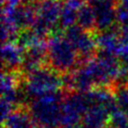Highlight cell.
Instances as JSON below:
<instances>
[{
	"instance_id": "6da1fadb",
	"label": "cell",
	"mask_w": 128,
	"mask_h": 128,
	"mask_svg": "<svg viewBox=\"0 0 128 128\" xmlns=\"http://www.w3.org/2000/svg\"><path fill=\"white\" fill-rule=\"evenodd\" d=\"M65 93L57 91L31 100L27 106L37 126L59 128L61 126L62 101Z\"/></svg>"
},
{
	"instance_id": "7a4b0ae2",
	"label": "cell",
	"mask_w": 128,
	"mask_h": 128,
	"mask_svg": "<svg viewBox=\"0 0 128 128\" xmlns=\"http://www.w3.org/2000/svg\"><path fill=\"white\" fill-rule=\"evenodd\" d=\"M47 63L50 68L59 74L74 71L79 65L78 55L65 35L52 34L47 42Z\"/></svg>"
},
{
	"instance_id": "3957f363",
	"label": "cell",
	"mask_w": 128,
	"mask_h": 128,
	"mask_svg": "<svg viewBox=\"0 0 128 128\" xmlns=\"http://www.w3.org/2000/svg\"><path fill=\"white\" fill-rule=\"evenodd\" d=\"M24 87L29 99H36L59 91L62 87V76L50 67H41L25 76Z\"/></svg>"
},
{
	"instance_id": "277c9868",
	"label": "cell",
	"mask_w": 128,
	"mask_h": 128,
	"mask_svg": "<svg viewBox=\"0 0 128 128\" xmlns=\"http://www.w3.org/2000/svg\"><path fill=\"white\" fill-rule=\"evenodd\" d=\"M90 107L91 103L86 92H66L62 101L61 126L63 128L77 127Z\"/></svg>"
},
{
	"instance_id": "5b68a950",
	"label": "cell",
	"mask_w": 128,
	"mask_h": 128,
	"mask_svg": "<svg viewBox=\"0 0 128 128\" xmlns=\"http://www.w3.org/2000/svg\"><path fill=\"white\" fill-rule=\"evenodd\" d=\"M65 37L74 47L79 60V65L91 60L97 54V41L94 33L85 31L78 25H74L64 32Z\"/></svg>"
},
{
	"instance_id": "8992f818",
	"label": "cell",
	"mask_w": 128,
	"mask_h": 128,
	"mask_svg": "<svg viewBox=\"0 0 128 128\" xmlns=\"http://www.w3.org/2000/svg\"><path fill=\"white\" fill-rule=\"evenodd\" d=\"M96 18V30L103 32L111 29L116 18V1L113 0H90Z\"/></svg>"
},
{
	"instance_id": "52a82bcc",
	"label": "cell",
	"mask_w": 128,
	"mask_h": 128,
	"mask_svg": "<svg viewBox=\"0 0 128 128\" xmlns=\"http://www.w3.org/2000/svg\"><path fill=\"white\" fill-rule=\"evenodd\" d=\"M62 3L60 0H37V18L53 30L59 24Z\"/></svg>"
},
{
	"instance_id": "ba28073f",
	"label": "cell",
	"mask_w": 128,
	"mask_h": 128,
	"mask_svg": "<svg viewBox=\"0 0 128 128\" xmlns=\"http://www.w3.org/2000/svg\"><path fill=\"white\" fill-rule=\"evenodd\" d=\"M97 46L100 51L120 57L123 50V43L120 37V28H111L99 32L96 35Z\"/></svg>"
},
{
	"instance_id": "9c48e42d",
	"label": "cell",
	"mask_w": 128,
	"mask_h": 128,
	"mask_svg": "<svg viewBox=\"0 0 128 128\" xmlns=\"http://www.w3.org/2000/svg\"><path fill=\"white\" fill-rule=\"evenodd\" d=\"M2 64L5 71H20L24 50L15 42L5 43L2 47Z\"/></svg>"
},
{
	"instance_id": "30bf717a",
	"label": "cell",
	"mask_w": 128,
	"mask_h": 128,
	"mask_svg": "<svg viewBox=\"0 0 128 128\" xmlns=\"http://www.w3.org/2000/svg\"><path fill=\"white\" fill-rule=\"evenodd\" d=\"M110 112L100 105L91 106L81 120L80 128H105L108 125Z\"/></svg>"
},
{
	"instance_id": "8fae6325",
	"label": "cell",
	"mask_w": 128,
	"mask_h": 128,
	"mask_svg": "<svg viewBox=\"0 0 128 128\" xmlns=\"http://www.w3.org/2000/svg\"><path fill=\"white\" fill-rule=\"evenodd\" d=\"M4 128H36L28 107H18L3 122Z\"/></svg>"
},
{
	"instance_id": "7c38bea8",
	"label": "cell",
	"mask_w": 128,
	"mask_h": 128,
	"mask_svg": "<svg viewBox=\"0 0 128 128\" xmlns=\"http://www.w3.org/2000/svg\"><path fill=\"white\" fill-rule=\"evenodd\" d=\"M77 25L85 31L94 33L96 30V18L92 5L86 1L78 10L77 13Z\"/></svg>"
},
{
	"instance_id": "4fadbf2b",
	"label": "cell",
	"mask_w": 128,
	"mask_h": 128,
	"mask_svg": "<svg viewBox=\"0 0 128 128\" xmlns=\"http://www.w3.org/2000/svg\"><path fill=\"white\" fill-rule=\"evenodd\" d=\"M77 13H78V10L70 7L69 5H67L63 2L60 19H59V26L62 29L66 30V29L76 25L75 23H77Z\"/></svg>"
},
{
	"instance_id": "5bb4252c",
	"label": "cell",
	"mask_w": 128,
	"mask_h": 128,
	"mask_svg": "<svg viewBox=\"0 0 128 128\" xmlns=\"http://www.w3.org/2000/svg\"><path fill=\"white\" fill-rule=\"evenodd\" d=\"M40 41H43V40H40L37 35L33 32V30L31 28H28V29H24V30H21L16 38V41L15 43L21 47L23 50L37 44L38 42Z\"/></svg>"
},
{
	"instance_id": "9a60e30c",
	"label": "cell",
	"mask_w": 128,
	"mask_h": 128,
	"mask_svg": "<svg viewBox=\"0 0 128 128\" xmlns=\"http://www.w3.org/2000/svg\"><path fill=\"white\" fill-rule=\"evenodd\" d=\"M113 89L118 108L128 117V85L117 86Z\"/></svg>"
},
{
	"instance_id": "2e32d148",
	"label": "cell",
	"mask_w": 128,
	"mask_h": 128,
	"mask_svg": "<svg viewBox=\"0 0 128 128\" xmlns=\"http://www.w3.org/2000/svg\"><path fill=\"white\" fill-rule=\"evenodd\" d=\"M108 126L111 128H128V117L118 108L110 113Z\"/></svg>"
},
{
	"instance_id": "e0dca14e",
	"label": "cell",
	"mask_w": 128,
	"mask_h": 128,
	"mask_svg": "<svg viewBox=\"0 0 128 128\" xmlns=\"http://www.w3.org/2000/svg\"><path fill=\"white\" fill-rule=\"evenodd\" d=\"M116 18L121 27H128V0L116 1Z\"/></svg>"
},
{
	"instance_id": "ac0fdd59",
	"label": "cell",
	"mask_w": 128,
	"mask_h": 128,
	"mask_svg": "<svg viewBox=\"0 0 128 128\" xmlns=\"http://www.w3.org/2000/svg\"><path fill=\"white\" fill-rule=\"evenodd\" d=\"M119 60H120L122 68L128 71V45L123 46V50L119 57Z\"/></svg>"
},
{
	"instance_id": "d6986e66",
	"label": "cell",
	"mask_w": 128,
	"mask_h": 128,
	"mask_svg": "<svg viewBox=\"0 0 128 128\" xmlns=\"http://www.w3.org/2000/svg\"><path fill=\"white\" fill-rule=\"evenodd\" d=\"M105 128H111V127H109V126H108V125H107V126H106V127H105Z\"/></svg>"
},
{
	"instance_id": "ffe728a7",
	"label": "cell",
	"mask_w": 128,
	"mask_h": 128,
	"mask_svg": "<svg viewBox=\"0 0 128 128\" xmlns=\"http://www.w3.org/2000/svg\"><path fill=\"white\" fill-rule=\"evenodd\" d=\"M113 1H118V0H113Z\"/></svg>"
},
{
	"instance_id": "44dd1931",
	"label": "cell",
	"mask_w": 128,
	"mask_h": 128,
	"mask_svg": "<svg viewBox=\"0 0 128 128\" xmlns=\"http://www.w3.org/2000/svg\"><path fill=\"white\" fill-rule=\"evenodd\" d=\"M74 128H77V127H74Z\"/></svg>"
}]
</instances>
